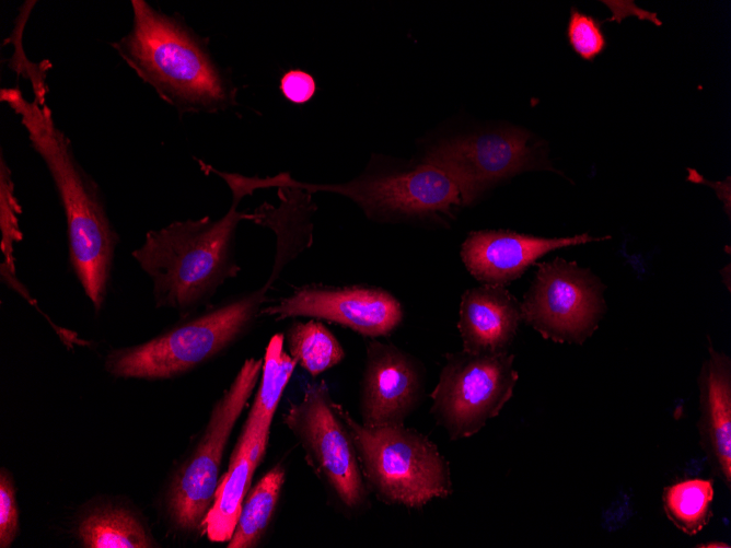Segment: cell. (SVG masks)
Instances as JSON below:
<instances>
[{"label":"cell","mask_w":731,"mask_h":548,"mask_svg":"<svg viewBox=\"0 0 731 548\" xmlns=\"http://www.w3.org/2000/svg\"><path fill=\"white\" fill-rule=\"evenodd\" d=\"M0 98L20 116L32 148L44 161L62 206L70 266L95 311L105 302L117 233L95 180L78 162L70 139L57 127L53 113L19 88L2 89Z\"/></svg>","instance_id":"1"},{"label":"cell","mask_w":731,"mask_h":548,"mask_svg":"<svg viewBox=\"0 0 731 548\" xmlns=\"http://www.w3.org/2000/svg\"><path fill=\"white\" fill-rule=\"evenodd\" d=\"M130 3L131 30L112 46L161 100L181 115L213 114L236 105L237 89L213 59L207 38L143 0Z\"/></svg>","instance_id":"2"},{"label":"cell","mask_w":731,"mask_h":548,"mask_svg":"<svg viewBox=\"0 0 731 548\" xmlns=\"http://www.w3.org/2000/svg\"><path fill=\"white\" fill-rule=\"evenodd\" d=\"M244 198L232 191L228 212L218 220L174 221L146 234L131 255L152 281L158 307L175 310L182 317L211 299L228 279L240 271L235 259V234L242 220L253 213L239 211Z\"/></svg>","instance_id":"3"},{"label":"cell","mask_w":731,"mask_h":548,"mask_svg":"<svg viewBox=\"0 0 731 548\" xmlns=\"http://www.w3.org/2000/svg\"><path fill=\"white\" fill-rule=\"evenodd\" d=\"M285 268L274 264L265 284L183 320L154 338L114 349L104 368L114 377L170 380L214 359L241 339L260 316L267 293Z\"/></svg>","instance_id":"4"},{"label":"cell","mask_w":731,"mask_h":548,"mask_svg":"<svg viewBox=\"0 0 731 548\" xmlns=\"http://www.w3.org/2000/svg\"><path fill=\"white\" fill-rule=\"evenodd\" d=\"M345 421L370 493L390 505L421 509L453 493L450 465L438 446L404 424L366 427L341 405Z\"/></svg>","instance_id":"5"},{"label":"cell","mask_w":731,"mask_h":548,"mask_svg":"<svg viewBox=\"0 0 731 548\" xmlns=\"http://www.w3.org/2000/svg\"><path fill=\"white\" fill-rule=\"evenodd\" d=\"M253 194L262 188L295 187L310 194L329 191L345 196L378 222L441 220L453 217L461 203L455 184L439 168L420 162L413 166H383L372 160L360 176L340 184H311L282 172L271 177H243Z\"/></svg>","instance_id":"6"},{"label":"cell","mask_w":731,"mask_h":548,"mask_svg":"<svg viewBox=\"0 0 731 548\" xmlns=\"http://www.w3.org/2000/svg\"><path fill=\"white\" fill-rule=\"evenodd\" d=\"M263 358L244 361L229 388L213 405L192 453L174 470L164 492V510L177 532L202 529L219 482L223 453L232 430L259 381Z\"/></svg>","instance_id":"7"},{"label":"cell","mask_w":731,"mask_h":548,"mask_svg":"<svg viewBox=\"0 0 731 548\" xmlns=\"http://www.w3.org/2000/svg\"><path fill=\"white\" fill-rule=\"evenodd\" d=\"M337 405L325 382L311 384L285 412L283 422L339 509L355 515L368 510L370 492Z\"/></svg>","instance_id":"8"},{"label":"cell","mask_w":731,"mask_h":548,"mask_svg":"<svg viewBox=\"0 0 731 548\" xmlns=\"http://www.w3.org/2000/svg\"><path fill=\"white\" fill-rule=\"evenodd\" d=\"M509 351L450 352L430 394V413L452 441L478 433L513 395L519 374Z\"/></svg>","instance_id":"9"},{"label":"cell","mask_w":731,"mask_h":548,"mask_svg":"<svg viewBox=\"0 0 731 548\" xmlns=\"http://www.w3.org/2000/svg\"><path fill=\"white\" fill-rule=\"evenodd\" d=\"M521 303L522 322L545 339L582 345L605 312V285L589 268L557 257L536 265Z\"/></svg>","instance_id":"10"},{"label":"cell","mask_w":731,"mask_h":548,"mask_svg":"<svg viewBox=\"0 0 731 548\" xmlns=\"http://www.w3.org/2000/svg\"><path fill=\"white\" fill-rule=\"evenodd\" d=\"M421 162L455 184L462 206L473 205L490 187L519 173L554 171L531 135L513 127L444 139L426 151Z\"/></svg>","instance_id":"11"},{"label":"cell","mask_w":731,"mask_h":548,"mask_svg":"<svg viewBox=\"0 0 731 548\" xmlns=\"http://www.w3.org/2000/svg\"><path fill=\"white\" fill-rule=\"evenodd\" d=\"M260 316L276 320L293 317L324 319L362 337L378 338L392 334L402 324L404 307L394 294L380 287L306 284L277 303L264 306Z\"/></svg>","instance_id":"12"},{"label":"cell","mask_w":731,"mask_h":548,"mask_svg":"<svg viewBox=\"0 0 731 548\" xmlns=\"http://www.w3.org/2000/svg\"><path fill=\"white\" fill-rule=\"evenodd\" d=\"M423 388L425 370L415 357L393 343L370 338L360 383L363 425L404 424L419 407Z\"/></svg>","instance_id":"13"},{"label":"cell","mask_w":731,"mask_h":548,"mask_svg":"<svg viewBox=\"0 0 731 548\" xmlns=\"http://www.w3.org/2000/svg\"><path fill=\"white\" fill-rule=\"evenodd\" d=\"M606 238L611 236L593 237L582 233L539 237L509 230L473 231L461 246V259L477 281L506 287L547 253Z\"/></svg>","instance_id":"14"},{"label":"cell","mask_w":731,"mask_h":548,"mask_svg":"<svg viewBox=\"0 0 731 548\" xmlns=\"http://www.w3.org/2000/svg\"><path fill=\"white\" fill-rule=\"evenodd\" d=\"M698 375L700 445L716 477L731 486V360L709 343Z\"/></svg>","instance_id":"15"},{"label":"cell","mask_w":731,"mask_h":548,"mask_svg":"<svg viewBox=\"0 0 731 548\" xmlns=\"http://www.w3.org/2000/svg\"><path fill=\"white\" fill-rule=\"evenodd\" d=\"M521 322V303L504 285L481 283L467 289L461 296L457 322L462 350L506 352Z\"/></svg>","instance_id":"16"},{"label":"cell","mask_w":731,"mask_h":548,"mask_svg":"<svg viewBox=\"0 0 731 548\" xmlns=\"http://www.w3.org/2000/svg\"><path fill=\"white\" fill-rule=\"evenodd\" d=\"M270 427L258 431L242 428L225 474L219 479L214 498L204 520L202 529L210 541H229L235 529L252 479L262 463Z\"/></svg>","instance_id":"17"},{"label":"cell","mask_w":731,"mask_h":548,"mask_svg":"<svg viewBox=\"0 0 731 548\" xmlns=\"http://www.w3.org/2000/svg\"><path fill=\"white\" fill-rule=\"evenodd\" d=\"M86 548L156 547L148 526L130 509L119 504H98L81 513L74 527Z\"/></svg>","instance_id":"18"},{"label":"cell","mask_w":731,"mask_h":548,"mask_svg":"<svg viewBox=\"0 0 731 548\" xmlns=\"http://www.w3.org/2000/svg\"><path fill=\"white\" fill-rule=\"evenodd\" d=\"M285 478V467L277 464L250 489L228 548H254L260 544L276 513Z\"/></svg>","instance_id":"19"},{"label":"cell","mask_w":731,"mask_h":548,"mask_svg":"<svg viewBox=\"0 0 731 548\" xmlns=\"http://www.w3.org/2000/svg\"><path fill=\"white\" fill-rule=\"evenodd\" d=\"M295 365V360L285 349L283 334L272 335L265 349L259 386L243 427L253 431L271 427L274 415Z\"/></svg>","instance_id":"20"},{"label":"cell","mask_w":731,"mask_h":548,"mask_svg":"<svg viewBox=\"0 0 731 548\" xmlns=\"http://www.w3.org/2000/svg\"><path fill=\"white\" fill-rule=\"evenodd\" d=\"M288 353L310 375L317 376L339 364L346 353L335 335L320 320H292L285 334Z\"/></svg>","instance_id":"21"},{"label":"cell","mask_w":731,"mask_h":548,"mask_svg":"<svg viewBox=\"0 0 731 548\" xmlns=\"http://www.w3.org/2000/svg\"><path fill=\"white\" fill-rule=\"evenodd\" d=\"M713 486L708 479L693 478L663 490V510L668 518L687 535L699 533L712 512Z\"/></svg>","instance_id":"22"},{"label":"cell","mask_w":731,"mask_h":548,"mask_svg":"<svg viewBox=\"0 0 731 548\" xmlns=\"http://www.w3.org/2000/svg\"><path fill=\"white\" fill-rule=\"evenodd\" d=\"M0 171V229L1 248L7 264L13 266V245L21 241L22 235L18 225L19 202L14 196L10 171L1 154Z\"/></svg>","instance_id":"23"},{"label":"cell","mask_w":731,"mask_h":548,"mask_svg":"<svg viewBox=\"0 0 731 548\" xmlns=\"http://www.w3.org/2000/svg\"><path fill=\"white\" fill-rule=\"evenodd\" d=\"M567 36L572 49L585 60L594 59L605 48L600 22L575 9L570 13Z\"/></svg>","instance_id":"24"},{"label":"cell","mask_w":731,"mask_h":548,"mask_svg":"<svg viewBox=\"0 0 731 548\" xmlns=\"http://www.w3.org/2000/svg\"><path fill=\"white\" fill-rule=\"evenodd\" d=\"M19 532V508L13 478L5 468L0 473V547L12 545Z\"/></svg>","instance_id":"25"},{"label":"cell","mask_w":731,"mask_h":548,"mask_svg":"<svg viewBox=\"0 0 731 548\" xmlns=\"http://www.w3.org/2000/svg\"><path fill=\"white\" fill-rule=\"evenodd\" d=\"M279 90L283 97L298 105L310 102L316 92L313 75L301 69L286 71L279 81Z\"/></svg>","instance_id":"26"},{"label":"cell","mask_w":731,"mask_h":548,"mask_svg":"<svg viewBox=\"0 0 731 548\" xmlns=\"http://www.w3.org/2000/svg\"><path fill=\"white\" fill-rule=\"evenodd\" d=\"M688 173H689L688 179H691L693 182H697V183L700 182V183L713 186L712 188L716 189L719 198L726 203L727 213H728V215H730V178L728 177L726 183L724 182L712 183V182H707V180L703 179L701 176L698 175V173H696L693 170H688Z\"/></svg>","instance_id":"27"},{"label":"cell","mask_w":731,"mask_h":548,"mask_svg":"<svg viewBox=\"0 0 731 548\" xmlns=\"http://www.w3.org/2000/svg\"><path fill=\"white\" fill-rule=\"evenodd\" d=\"M696 547H706V548H711V547L723 548L724 547V548H729L730 546L726 543H722V541H709V543H706V544H699Z\"/></svg>","instance_id":"28"}]
</instances>
